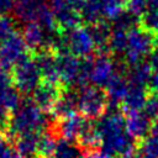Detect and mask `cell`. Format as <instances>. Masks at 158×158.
Returning a JSON list of instances; mask_svg holds the SVG:
<instances>
[{"label":"cell","instance_id":"obj_28","mask_svg":"<svg viewBox=\"0 0 158 158\" xmlns=\"http://www.w3.org/2000/svg\"><path fill=\"white\" fill-rule=\"evenodd\" d=\"M126 7L132 16H142L148 7V0H126Z\"/></svg>","mask_w":158,"mask_h":158},{"label":"cell","instance_id":"obj_24","mask_svg":"<svg viewBox=\"0 0 158 158\" xmlns=\"http://www.w3.org/2000/svg\"><path fill=\"white\" fill-rule=\"evenodd\" d=\"M138 153L141 158H158V136L149 133L139 144Z\"/></svg>","mask_w":158,"mask_h":158},{"label":"cell","instance_id":"obj_26","mask_svg":"<svg viewBox=\"0 0 158 158\" xmlns=\"http://www.w3.org/2000/svg\"><path fill=\"white\" fill-rule=\"evenodd\" d=\"M142 17V27L148 32H158V9L147 7Z\"/></svg>","mask_w":158,"mask_h":158},{"label":"cell","instance_id":"obj_7","mask_svg":"<svg viewBox=\"0 0 158 158\" xmlns=\"http://www.w3.org/2000/svg\"><path fill=\"white\" fill-rule=\"evenodd\" d=\"M57 65H58L59 81L70 86H79V88L89 84L88 59H80L69 53H58Z\"/></svg>","mask_w":158,"mask_h":158},{"label":"cell","instance_id":"obj_33","mask_svg":"<svg viewBox=\"0 0 158 158\" xmlns=\"http://www.w3.org/2000/svg\"><path fill=\"white\" fill-rule=\"evenodd\" d=\"M148 59H149V60H148V65L151 67L152 72L158 70V48H154V49L152 51V53L149 54Z\"/></svg>","mask_w":158,"mask_h":158},{"label":"cell","instance_id":"obj_34","mask_svg":"<svg viewBox=\"0 0 158 158\" xmlns=\"http://www.w3.org/2000/svg\"><path fill=\"white\" fill-rule=\"evenodd\" d=\"M148 85H149L151 90L154 93V95H158V70L152 72L149 81H148Z\"/></svg>","mask_w":158,"mask_h":158},{"label":"cell","instance_id":"obj_21","mask_svg":"<svg viewBox=\"0 0 158 158\" xmlns=\"http://www.w3.org/2000/svg\"><path fill=\"white\" fill-rule=\"evenodd\" d=\"M53 114L58 117H65L70 114L77 112V101H75V91H64L62 93L59 100L57 101L56 106L53 107Z\"/></svg>","mask_w":158,"mask_h":158},{"label":"cell","instance_id":"obj_14","mask_svg":"<svg viewBox=\"0 0 158 158\" xmlns=\"http://www.w3.org/2000/svg\"><path fill=\"white\" fill-rule=\"evenodd\" d=\"M58 120L59 121L57 123V131L62 137V139L69 142L79 141L90 126V122L86 120V117H84L78 112L70 114Z\"/></svg>","mask_w":158,"mask_h":158},{"label":"cell","instance_id":"obj_30","mask_svg":"<svg viewBox=\"0 0 158 158\" xmlns=\"http://www.w3.org/2000/svg\"><path fill=\"white\" fill-rule=\"evenodd\" d=\"M12 74H10L7 69L0 67V95L7 89H10L12 86Z\"/></svg>","mask_w":158,"mask_h":158},{"label":"cell","instance_id":"obj_27","mask_svg":"<svg viewBox=\"0 0 158 158\" xmlns=\"http://www.w3.org/2000/svg\"><path fill=\"white\" fill-rule=\"evenodd\" d=\"M15 28H16V25L11 17L6 15H0V44L4 41H6L10 36L16 33Z\"/></svg>","mask_w":158,"mask_h":158},{"label":"cell","instance_id":"obj_29","mask_svg":"<svg viewBox=\"0 0 158 158\" xmlns=\"http://www.w3.org/2000/svg\"><path fill=\"white\" fill-rule=\"evenodd\" d=\"M144 112L151 117L158 120V95H154L152 98H148L146 106H144Z\"/></svg>","mask_w":158,"mask_h":158},{"label":"cell","instance_id":"obj_3","mask_svg":"<svg viewBox=\"0 0 158 158\" xmlns=\"http://www.w3.org/2000/svg\"><path fill=\"white\" fill-rule=\"evenodd\" d=\"M47 125L48 117L46 112L33 100L25 99L12 111L6 130L10 137L17 138L28 133H42Z\"/></svg>","mask_w":158,"mask_h":158},{"label":"cell","instance_id":"obj_1","mask_svg":"<svg viewBox=\"0 0 158 158\" xmlns=\"http://www.w3.org/2000/svg\"><path fill=\"white\" fill-rule=\"evenodd\" d=\"M98 138V148L111 157L131 158L135 151L133 138L128 135L125 125V116L117 110L105 112L93 123Z\"/></svg>","mask_w":158,"mask_h":158},{"label":"cell","instance_id":"obj_35","mask_svg":"<svg viewBox=\"0 0 158 158\" xmlns=\"http://www.w3.org/2000/svg\"><path fill=\"white\" fill-rule=\"evenodd\" d=\"M15 0H0V15H5L14 7Z\"/></svg>","mask_w":158,"mask_h":158},{"label":"cell","instance_id":"obj_36","mask_svg":"<svg viewBox=\"0 0 158 158\" xmlns=\"http://www.w3.org/2000/svg\"><path fill=\"white\" fill-rule=\"evenodd\" d=\"M148 7L158 9V0H148Z\"/></svg>","mask_w":158,"mask_h":158},{"label":"cell","instance_id":"obj_17","mask_svg":"<svg viewBox=\"0 0 158 158\" xmlns=\"http://www.w3.org/2000/svg\"><path fill=\"white\" fill-rule=\"evenodd\" d=\"M35 60L40 69L43 81L59 84V74L57 65V56L52 51H41L35 53Z\"/></svg>","mask_w":158,"mask_h":158},{"label":"cell","instance_id":"obj_16","mask_svg":"<svg viewBox=\"0 0 158 158\" xmlns=\"http://www.w3.org/2000/svg\"><path fill=\"white\" fill-rule=\"evenodd\" d=\"M62 93L63 91L59 88V84L42 81L33 91L32 100L40 109H42L46 112V111L53 110V107L56 106L57 101L59 100Z\"/></svg>","mask_w":158,"mask_h":158},{"label":"cell","instance_id":"obj_9","mask_svg":"<svg viewBox=\"0 0 158 158\" xmlns=\"http://www.w3.org/2000/svg\"><path fill=\"white\" fill-rule=\"evenodd\" d=\"M47 2L54 14L58 28L68 31L79 26L86 0H47Z\"/></svg>","mask_w":158,"mask_h":158},{"label":"cell","instance_id":"obj_5","mask_svg":"<svg viewBox=\"0 0 158 158\" xmlns=\"http://www.w3.org/2000/svg\"><path fill=\"white\" fill-rule=\"evenodd\" d=\"M12 10L15 16L25 23L37 22L49 31L58 28L47 0H15Z\"/></svg>","mask_w":158,"mask_h":158},{"label":"cell","instance_id":"obj_31","mask_svg":"<svg viewBox=\"0 0 158 158\" xmlns=\"http://www.w3.org/2000/svg\"><path fill=\"white\" fill-rule=\"evenodd\" d=\"M83 158H112V157L106 152H104L101 148H91L83 154Z\"/></svg>","mask_w":158,"mask_h":158},{"label":"cell","instance_id":"obj_13","mask_svg":"<svg viewBox=\"0 0 158 158\" xmlns=\"http://www.w3.org/2000/svg\"><path fill=\"white\" fill-rule=\"evenodd\" d=\"M27 46L20 33H14L0 44V67L10 69L16 67L27 54Z\"/></svg>","mask_w":158,"mask_h":158},{"label":"cell","instance_id":"obj_11","mask_svg":"<svg viewBox=\"0 0 158 158\" xmlns=\"http://www.w3.org/2000/svg\"><path fill=\"white\" fill-rule=\"evenodd\" d=\"M58 36L57 31H49L37 22L26 23L22 32V38L27 48L35 53L41 51H53Z\"/></svg>","mask_w":158,"mask_h":158},{"label":"cell","instance_id":"obj_15","mask_svg":"<svg viewBox=\"0 0 158 158\" xmlns=\"http://www.w3.org/2000/svg\"><path fill=\"white\" fill-rule=\"evenodd\" d=\"M125 125L128 135L133 139H143L151 132L152 118L144 112V110L128 111L125 116Z\"/></svg>","mask_w":158,"mask_h":158},{"label":"cell","instance_id":"obj_23","mask_svg":"<svg viewBox=\"0 0 158 158\" xmlns=\"http://www.w3.org/2000/svg\"><path fill=\"white\" fill-rule=\"evenodd\" d=\"M151 74H152V69L148 65V63H139L137 65L131 67V70L127 75V79L131 83L147 86L149 78H151Z\"/></svg>","mask_w":158,"mask_h":158},{"label":"cell","instance_id":"obj_18","mask_svg":"<svg viewBox=\"0 0 158 158\" xmlns=\"http://www.w3.org/2000/svg\"><path fill=\"white\" fill-rule=\"evenodd\" d=\"M147 100H148V95H147L146 86L128 81L127 95H126V98H125V100L122 101L121 105L126 110V112L137 111V110H143L144 109Z\"/></svg>","mask_w":158,"mask_h":158},{"label":"cell","instance_id":"obj_20","mask_svg":"<svg viewBox=\"0 0 158 158\" xmlns=\"http://www.w3.org/2000/svg\"><path fill=\"white\" fill-rule=\"evenodd\" d=\"M40 136L41 133H28V135L17 137L15 142L16 152L25 158H31V157L37 156Z\"/></svg>","mask_w":158,"mask_h":158},{"label":"cell","instance_id":"obj_22","mask_svg":"<svg viewBox=\"0 0 158 158\" xmlns=\"http://www.w3.org/2000/svg\"><path fill=\"white\" fill-rule=\"evenodd\" d=\"M57 141L53 137L52 133L42 132L38 139V147H37V157L38 158H53L56 148H57Z\"/></svg>","mask_w":158,"mask_h":158},{"label":"cell","instance_id":"obj_10","mask_svg":"<svg viewBox=\"0 0 158 158\" xmlns=\"http://www.w3.org/2000/svg\"><path fill=\"white\" fill-rule=\"evenodd\" d=\"M42 75L33 57L27 56L12 69V80L20 94H33L36 88L42 83Z\"/></svg>","mask_w":158,"mask_h":158},{"label":"cell","instance_id":"obj_12","mask_svg":"<svg viewBox=\"0 0 158 158\" xmlns=\"http://www.w3.org/2000/svg\"><path fill=\"white\" fill-rule=\"evenodd\" d=\"M118 74L117 65L112 58L106 54H100L93 60H89L88 81L96 88H106L107 84Z\"/></svg>","mask_w":158,"mask_h":158},{"label":"cell","instance_id":"obj_25","mask_svg":"<svg viewBox=\"0 0 158 158\" xmlns=\"http://www.w3.org/2000/svg\"><path fill=\"white\" fill-rule=\"evenodd\" d=\"M53 158H83V153L73 142L60 139L57 143Z\"/></svg>","mask_w":158,"mask_h":158},{"label":"cell","instance_id":"obj_19","mask_svg":"<svg viewBox=\"0 0 158 158\" xmlns=\"http://www.w3.org/2000/svg\"><path fill=\"white\" fill-rule=\"evenodd\" d=\"M106 89V96L107 100H110L114 104H122L127 95L128 90V80L127 77H123L122 74H117L105 88Z\"/></svg>","mask_w":158,"mask_h":158},{"label":"cell","instance_id":"obj_4","mask_svg":"<svg viewBox=\"0 0 158 158\" xmlns=\"http://www.w3.org/2000/svg\"><path fill=\"white\" fill-rule=\"evenodd\" d=\"M153 49V37L151 32L135 25L127 27L121 54V58H123L127 64L133 67L143 63L144 58L149 57Z\"/></svg>","mask_w":158,"mask_h":158},{"label":"cell","instance_id":"obj_32","mask_svg":"<svg viewBox=\"0 0 158 158\" xmlns=\"http://www.w3.org/2000/svg\"><path fill=\"white\" fill-rule=\"evenodd\" d=\"M9 118H10L9 111H7L2 105H0V131H2V130H6V128H7Z\"/></svg>","mask_w":158,"mask_h":158},{"label":"cell","instance_id":"obj_6","mask_svg":"<svg viewBox=\"0 0 158 158\" xmlns=\"http://www.w3.org/2000/svg\"><path fill=\"white\" fill-rule=\"evenodd\" d=\"M125 7L126 0H86L81 17L91 25H100L105 21L117 22L122 19Z\"/></svg>","mask_w":158,"mask_h":158},{"label":"cell","instance_id":"obj_8","mask_svg":"<svg viewBox=\"0 0 158 158\" xmlns=\"http://www.w3.org/2000/svg\"><path fill=\"white\" fill-rule=\"evenodd\" d=\"M75 101L77 110L80 112V115L84 117L95 118L105 114L109 100L106 94L100 88L85 85L75 90Z\"/></svg>","mask_w":158,"mask_h":158},{"label":"cell","instance_id":"obj_2","mask_svg":"<svg viewBox=\"0 0 158 158\" xmlns=\"http://www.w3.org/2000/svg\"><path fill=\"white\" fill-rule=\"evenodd\" d=\"M109 37L110 31L102 23L91 26L79 25L59 33L54 49L58 51V53H69L80 59H86L105 47Z\"/></svg>","mask_w":158,"mask_h":158}]
</instances>
